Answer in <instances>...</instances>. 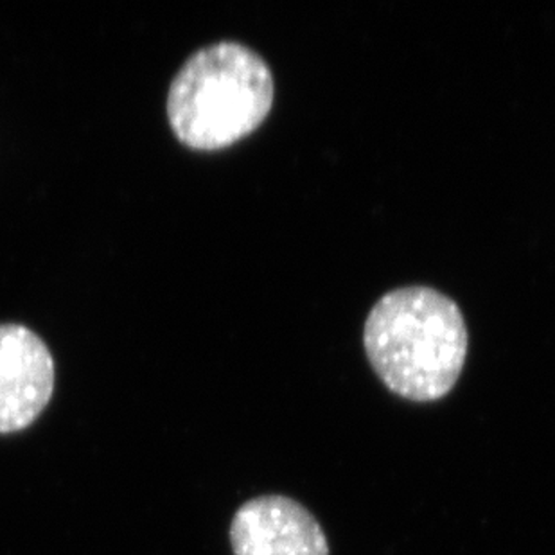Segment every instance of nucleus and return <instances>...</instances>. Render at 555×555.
I'll return each instance as SVG.
<instances>
[{
    "instance_id": "nucleus-1",
    "label": "nucleus",
    "mask_w": 555,
    "mask_h": 555,
    "mask_svg": "<svg viewBox=\"0 0 555 555\" xmlns=\"http://www.w3.org/2000/svg\"><path fill=\"white\" fill-rule=\"evenodd\" d=\"M363 347L390 392L412 403H434L455 388L469 336L455 300L428 286H406L371 309Z\"/></svg>"
},
{
    "instance_id": "nucleus-2",
    "label": "nucleus",
    "mask_w": 555,
    "mask_h": 555,
    "mask_svg": "<svg viewBox=\"0 0 555 555\" xmlns=\"http://www.w3.org/2000/svg\"><path fill=\"white\" fill-rule=\"evenodd\" d=\"M272 70L247 46L199 49L169 87L168 117L185 146L216 152L250 135L272 111Z\"/></svg>"
},
{
    "instance_id": "nucleus-3",
    "label": "nucleus",
    "mask_w": 555,
    "mask_h": 555,
    "mask_svg": "<svg viewBox=\"0 0 555 555\" xmlns=\"http://www.w3.org/2000/svg\"><path fill=\"white\" fill-rule=\"evenodd\" d=\"M54 390V360L26 325H0V434L26 430Z\"/></svg>"
},
{
    "instance_id": "nucleus-4",
    "label": "nucleus",
    "mask_w": 555,
    "mask_h": 555,
    "mask_svg": "<svg viewBox=\"0 0 555 555\" xmlns=\"http://www.w3.org/2000/svg\"><path fill=\"white\" fill-rule=\"evenodd\" d=\"M234 555H330V541L306 505L284 494L251 498L231 524Z\"/></svg>"
}]
</instances>
